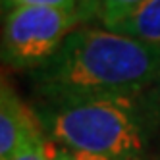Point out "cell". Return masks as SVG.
<instances>
[{"instance_id": "6da1fadb", "label": "cell", "mask_w": 160, "mask_h": 160, "mask_svg": "<svg viewBox=\"0 0 160 160\" xmlns=\"http://www.w3.org/2000/svg\"><path fill=\"white\" fill-rule=\"evenodd\" d=\"M160 75V44L97 27L72 31L54 56L31 70L42 104L141 97Z\"/></svg>"}, {"instance_id": "7a4b0ae2", "label": "cell", "mask_w": 160, "mask_h": 160, "mask_svg": "<svg viewBox=\"0 0 160 160\" xmlns=\"http://www.w3.org/2000/svg\"><path fill=\"white\" fill-rule=\"evenodd\" d=\"M44 135L60 148L112 160H139L147 139V114L139 97H108L42 104Z\"/></svg>"}, {"instance_id": "3957f363", "label": "cell", "mask_w": 160, "mask_h": 160, "mask_svg": "<svg viewBox=\"0 0 160 160\" xmlns=\"http://www.w3.org/2000/svg\"><path fill=\"white\" fill-rule=\"evenodd\" d=\"M81 19L75 12L44 6L10 8L4 18L2 58L18 70H35L48 62Z\"/></svg>"}, {"instance_id": "277c9868", "label": "cell", "mask_w": 160, "mask_h": 160, "mask_svg": "<svg viewBox=\"0 0 160 160\" xmlns=\"http://www.w3.org/2000/svg\"><path fill=\"white\" fill-rule=\"evenodd\" d=\"M41 128L37 112L19 100L16 91L2 83L0 93V160H10Z\"/></svg>"}, {"instance_id": "5b68a950", "label": "cell", "mask_w": 160, "mask_h": 160, "mask_svg": "<svg viewBox=\"0 0 160 160\" xmlns=\"http://www.w3.org/2000/svg\"><path fill=\"white\" fill-rule=\"evenodd\" d=\"M106 29L143 42L160 44V0H145L131 14Z\"/></svg>"}, {"instance_id": "8992f818", "label": "cell", "mask_w": 160, "mask_h": 160, "mask_svg": "<svg viewBox=\"0 0 160 160\" xmlns=\"http://www.w3.org/2000/svg\"><path fill=\"white\" fill-rule=\"evenodd\" d=\"M56 151L58 147H52V143L44 137L41 125L10 160H56Z\"/></svg>"}, {"instance_id": "52a82bcc", "label": "cell", "mask_w": 160, "mask_h": 160, "mask_svg": "<svg viewBox=\"0 0 160 160\" xmlns=\"http://www.w3.org/2000/svg\"><path fill=\"white\" fill-rule=\"evenodd\" d=\"M143 2L145 0H104L102 14H100V23L104 27H112L116 21L123 19Z\"/></svg>"}, {"instance_id": "ba28073f", "label": "cell", "mask_w": 160, "mask_h": 160, "mask_svg": "<svg viewBox=\"0 0 160 160\" xmlns=\"http://www.w3.org/2000/svg\"><path fill=\"white\" fill-rule=\"evenodd\" d=\"M10 8L18 6H44V8H60L66 12H75L77 14V2L75 0H6ZM79 16V14H77Z\"/></svg>"}, {"instance_id": "9c48e42d", "label": "cell", "mask_w": 160, "mask_h": 160, "mask_svg": "<svg viewBox=\"0 0 160 160\" xmlns=\"http://www.w3.org/2000/svg\"><path fill=\"white\" fill-rule=\"evenodd\" d=\"M77 2V14L81 21H91V19H100L102 6L104 0H75Z\"/></svg>"}, {"instance_id": "30bf717a", "label": "cell", "mask_w": 160, "mask_h": 160, "mask_svg": "<svg viewBox=\"0 0 160 160\" xmlns=\"http://www.w3.org/2000/svg\"><path fill=\"white\" fill-rule=\"evenodd\" d=\"M58 158L60 160H112V158L91 154V152H72V151H66V148H60V147H58Z\"/></svg>"}, {"instance_id": "8fae6325", "label": "cell", "mask_w": 160, "mask_h": 160, "mask_svg": "<svg viewBox=\"0 0 160 160\" xmlns=\"http://www.w3.org/2000/svg\"><path fill=\"white\" fill-rule=\"evenodd\" d=\"M151 91H152V95H151V100H152V112H154V116L160 120V75L156 77V81L152 83V87H151Z\"/></svg>"}, {"instance_id": "7c38bea8", "label": "cell", "mask_w": 160, "mask_h": 160, "mask_svg": "<svg viewBox=\"0 0 160 160\" xmlns=\"http://www.w3.org/2000/svg\"><path fill=\"white\" fill-rule=\"evenodd\" d=\"M56 160H60V158H58V151H56Z\"/></svg>"}]
</instances>
